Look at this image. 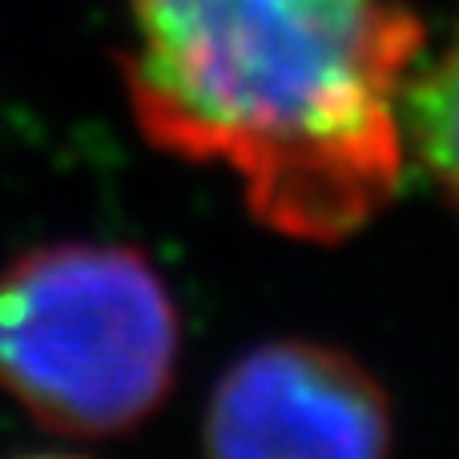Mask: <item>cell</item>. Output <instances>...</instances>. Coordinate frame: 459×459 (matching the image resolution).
Segmentation results:
<instances>
[{
    "label": "cell",
    "instance_id": "cell-2",
    "mask_svg": "<svg viewBox=\"0 0 459 459\" xmlns=\"http://www.w3.org/2000/svg\"><path fill=\"white\" fill-rule=\"evenodd\" d=\"M178 351L174 294L134 246L48 242L0 266V391L40 428L134 431L166 403Z\"/></svg>",
    "mask_w": 459,
    "mask_h": 459
},
{
    "label": "cell",
    "instance_id": "cell-1",
    "mask_svg": "<svg viewBox=\"0 0 459 459\" xmlns=\"http://www.w3.org/2000/svg\"><path fill=\"white\" fill-rule=\"evenodd\" d=\"M420 40L403 0H126L121 81L150 145L230 169L278 234L339 242L399 190Z\"/></svg>",
    "mask_w": 459,
    "mask_h": 459
},
{
    "label": "cell",
    "instance_id": "cell-5",
    "mask_svg": "<svg viewBox=\"0 0 459 459\" xmlns=\"http://www.w3.org/2000/svg\"><path fill=\"white\" fill-rule=\"evenodd\" d=\"M21 459H81V455H21Z\"/></svg>",
    "mask_w": 459,
    "mask_h": 459
},
{
    "label": "cell",
    "instance_id": "cell-3",
    "mask_svg": "<svg viewBox=\"0 0 459 459\" xmlns=\"http://www.w3.org/2000/svg\"><path fill=\"white\" fill-rule=\"evenodd\" d=\"M202 447L206 459H387L391 407L342 351L266 342L218 379Z\"/></svg>",
    "mask_w": 459,
    "mask_h": 459
},
{
    "label": "cell",
    "instance_id": "cell-4",
    "mask_svg": "<svg viewBox=\"0 0 459 459\" xmlns=\"http://www.w3.org/2000/svg\"><path fill=\"white\" fill-rule=\"evenodd\" d=\"M403 113L420 161L459 214V24L444 53L407 81Z\"/></svg>",
    "mask_w": 459,
    "mask_h": 459
}]
</instances>
